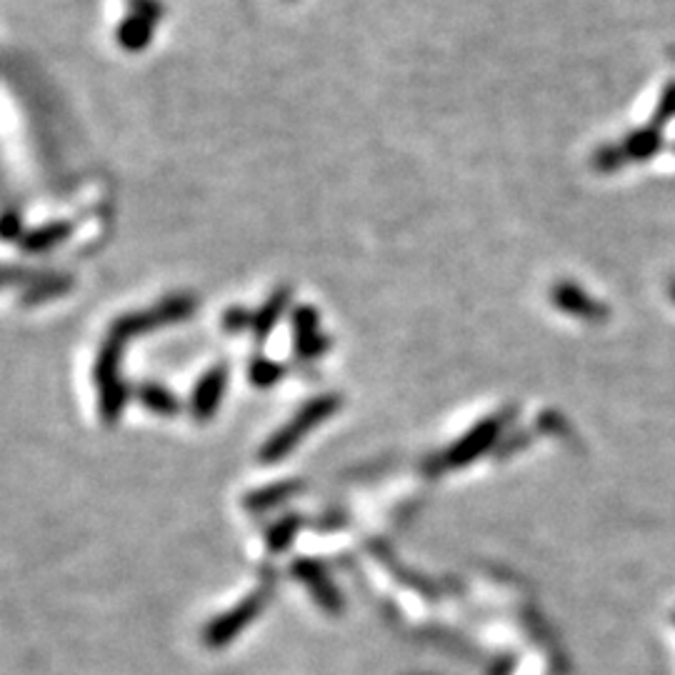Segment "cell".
Segmentation results:
<instances>
[{
  "label": "cell",
  "mask_w": 675,
  "mask_h": 675,
  "mask_svg": "<svg viewBox=\"0 0 675 675\" xmlns=\"http://www.w3.org/2000/svg\"><path fill=\"white\" fill-rule=\"evenodd\" d=\"M225 390V370H213V373L205 375L203 380L198 383L193 393V415L198 420H208L210 415L218 410L220 398H223Z\"/></svg>",
  "instance_id": "5b68a950"
},
{
  "label": "cell",
  "mask_w": 675,
  "mask_h": 675,
  "mask_svg": "<svg viewBox=\"0 0 675 675\" xmlns=\"http://www.w3.org/2000/svg\"><path fill=\"white\" fill-rule=\"evenodd\" d=\"M495 435H498V420H485V423L475 425L473 430L465 433V438H460L453 448L445 453V463L450 468H463L470 460H475L478 455H483L485 450L493 445Z\"/></svg>",
  "instance_id": "277c9868"
},
{
  "label": "cell",
  "mask_w": 675,
  "mask_h": 675,
  "mask_svg": "<svg viewBox=\"0 0 675 675\" xmlns=\"http://www.w3.org/2000/svg\"><path fill=\"white\" fill-rule=\"evenodd\" d=\"M335 408H338V398H333V395L310 400V403L303 405L283 428L275 430V433L265 440V445L260 448V460L268 465L283 460L285 455L293 453L295 445H298L315 425H320L328 415H333Z\"/></svg>",
  "instance_id": "6da1fadb"
},
{
  "label": "cell",
  "mask_w": 675,
  "mask_h": 675,
  "mask_svg": "<svg viewBox=\"0 0 675 675\" xmlns=\"http://www.w3.org/2000/svg\"><path fill=\"white\" fill-rule=\"evenodd\" d=\"M295 493H298V483H293V480L268 485V488H260L255 490V493H250L248 498H245V508H248L250 513H263V510H270L275 508V505L285 503V500L293 498Z\"/></svg>",
  "instance_id": "8992f818"
},
{
  "label": "cell",
  "mask_w": 675,
  "mask_h": 675,
  "mask_svg": "<svg viewBox=\"0 0 675 675\" xmlns=\"http://www.w3.org/2000/svg\"><path fill=\"white\" fill-rule=\"evenodd\" d=\"M138 398L145 408L153 410V413L158 415H175L180 408L175 395L170 393V390L160 388V385H145V388H140Z\"/></svg>",
  "instance_id": "52a82bcc"
},
{
  "label": "cell",
  "mask_w": 675,
  "mask_h": 675,
  "mask_svg": "<svg viewBox=\"0 0 675 675\" xmlns=\"http://www.w3.org/2000/svg\"><path fill=\"white\" fill-rule=\"evenodd\" d=\"M290 570H293L295 578H298L300 583L308 588V593L318 600V605L325 610V613L338 615L340 610H343V595H340V590L335 588L330 573L318 563V560H308V558L295 560Z\"/></svg>",
  "instance_id": "3957f363"
},
{
  "label": "cell",
  "mask_w": 675,
  "mask_h": 675,
  "mask_svg": "<svg viewBox=\"0 0 675 675\" xmlns=\"http://www.w3.org/2000/svg\"><path fill=\"white\" fill-rule=\"evenodd\" d=\"M298 528H300L298 515H288V518H283L280 523H275V528L268 533L270 550H273V553H280V550L288 548L293 535L298 533Z\"/></svg>",
  "instance_id": "ba28073f"
},
{
  "label": "cell",
  "mask_w": 675,
  "mask_h": 675,
  "mask_svg": "<svg viewBox=\"0 0 675 675\" xmlns=\"http://www.w3.org/2000/svg\"><path fill=\"white\" fill-rule=\"evenodd\" d=\"M265 608V595L263 593H253L238 603L235 608H230L228 613L218 615L215 620H210V625L205 628V643L210 648H223L225 643L235 638L238 633H243Z\"/></svg>",
  "instance_id": "7a4b0ae2"
}]
</instances>
